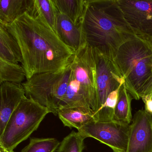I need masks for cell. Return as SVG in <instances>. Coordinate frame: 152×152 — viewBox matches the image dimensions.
<instances>
[{
	"instance_id": "obj_21",
	"label": "cell",
	"mask_w": 152,
	"mask_h": 152,
	"mask_svg": "<svg viewBox=\"0 0 152 152\" xmlns=\"http://www.w3.org/2000/svg\"><path fill=\"white\" fill-rule=\"evenodd\" d=\"M86 138L79 132L73 131L60 142L57 152H83Z\"/></svg>"
},
{
	"instance_id": "obj_14",
	"label": "cell",
	"mask_w": 152,
	"mask_h": 152,
	"mask_svg": "<svg viewBox=\"0 0 152 152\" xmlns=\"http://www.w3.org/2000/svg\"><path fill=\"white\" fill-rule=\"evenodd\" d=\"M34 0H0V23H12L33 10Z\"/></svg>"
},
{
	"instance_id": "obj_3",
	"label": "cell",
	"mask_w": 152,
	"mask_h": 152,
	"mask_svg": "<svg viewBox=\"0 0 152 152\" xmlns=\"http://www.w3.org/2000/svg\"><path fill=\"white\" fill-rule=\"evenodd\" d=\"M114 59L133 99L139 100L152 92L151 44L135 37L119 48Z\"/></svg>"
},
{
	"instance_id": "obj_22",
	"label": "cell",
	"mask_w": 152,
	"mask_h": 152,
	"mask_svg": "<svg viewBox=\"0 0 152 152\" xmlns=\"http://www.w3.org/2000/svg\"><path fill=\"white\" fill-rule=\"evenodd\" d=\"M141 99L145 104V110L152 115V92L148 95L144 96Z\"/></svg>"
},
{
	"instance_id": "obj_2",
	"label": "cell",
	"mask_w": 152,
	"mask_h": 152,
	"mask_svg": "<svg viewBox=\"0 0 152 152\" xmlns=\"http://www.w3.org/2000/svg\"><path fill=\"white\" fill-rule=\"evenodd\" d=\"M82 25L89 46L112 58L123 44L136 37L117 0H87Z\"/></svg>"
},
{
	"instance_id": "obj_19",
	"label": "cell",
	"mask_w": 152,
	"mask_h": 152,
	"mask_svg": "<svg viewBox=\"0 0 152 152\" xmlns=\"http://www.w3.org/2000/svg\"><path fill=\"white\" fill-rule=\"evenodd\" d=\"M34 9L36 13L57 33L58 12L53 0H34Z\"/></svg>"
},
{
	"instance_id": "obj_13",
	"label": "cell",
	"mask_w": 152,
	"mask_h": 152,
	"mask_svg": "<svg viewBox=\"0 0 152 152\" xmlns=\"http://www.w3.org/2000/svg\"><path fill=\"white\" fill-rule=\"evenodd\" d=\"M57 115L64 126L77 130L88 123L96 121L93 110L81 107H59Z\"/></svg>"
},
{
	"instance_id": "obj_8",
	"label": "cell",
	"mask_w": 152,
	"mask_h": 152,
	"mask_svg": "<svg viewBox=\"0 0 152 152\" xmlns=\"http://www.w3.org/2000/svg\"><path fill=\"white\" fill-rule=\"evenodd\" d=\"M96 69V107L94 117L103 109L111 92L125 83L114 58L93 50Z\"/></svg>"
},
{
	"instance_id": "obj_18",
	"label": "cell",
	"mask_w": 152,
	"mask_h": 152,
	"mask_svg": "<svg viewBox=\"0 0 152 152\" xmlns=\"http://www.w3.org/2000/svg\"><path fill=\"white\" fill-rule=\"evenodd\" d=\"M26 79L23 66L0 58V83L5 82L22 84Z\"/></svg>"
},
{
	"instance_id": "obj_4",
	"label": "cell",
	"mask_w": 152,
	"mask_h": 152,
	"mask_svg": "<svg viewBox=\"0 0 152 152\" xmlns=\"http://www.w3.org/2000/svg\"><path fill=\"white\" fill-rule=\"evenodd\" d=\"M81 107L95 112L96 69L93 49L86 42L75 53L66 93L59 107Z\"/></svg>"
},
{
	"instance_id": "obj_6",
	"label": "cell",
	"mask_w": 152,
	"mask_h": 152,
	"mask_svg": "<svg viewBox=\"0 0 152 152\" xmlns=\"http://www.w3.org/2000/svg\"><path fill=\"white\" fill-rule=\"evenodd\" d=\"M71 73V63L60 72L34 75L22 84L26 97L32 98L56 115L66 93Z\"/></svg>"
},
{
	"instance_id": "obj_9",
	"label": "cell",
	"mask_w": 152,
	"mask_h": 152,
	"mask_svg": "<svg viewBox=\"0 0 152 152\" xmlns=\"http://www.w3.org/2000/svg\"><path fill=\"white\" fill-rule=\"evenodd\" d=\"M136 37L152 45V0H117Z\"/></svg>"
},
{
	"instance_id": "obj_12",
	"label": "cell",
	"mask_w": 152,
	"mask_h": 152,
	"mask_svg": "<svg viewBox=\"0 0 152 152\" xmlns=\"http://www.w3.org/2000/svg\"><path fill=\"white\" fill-rule=\"evenodd\" d=\"M57 33L63 42L75 52L87 42L82 25H75L68 17L59 12L58 15Z\"/></svg>"
},
{
	"instance_id": "obj_15",
	"label": "cell",
	"mask_w": 152,
	"mask_h": 152,
	"mask_svg": "<svg viewBox=\"0 0 152 152\" xmlns=\"http://www.w3.org/2000/svg\"><path fill=\"white\" fill-rule=\"evenodd\" d=\"M0 58L14 64H23L19 45L4 24L0 23Z\"/></svg>"
},
{
	"instance_id": "obj_10",
	"label": "cell",
	"mask_w": 152,
	"mask_h": 152,
	"mask_svg": "<svg viewBox=\"0 0 152 152\" xmlns=\"http://www.w3.org/2000/svg\"><path fill=\"white\" fill-rule=\"evenodd\" d=\"M130 126L126 152H152V115L145 110H139Z\"/></svg>"
},
{
	"instance_id": "obj_20",
	"label": "cell",
	"mask_w": 152,
	"mask_h": 152,
	"mask_svg": "<svg viewBox=\"0 0 152 152\" xmlns=\"http://www.w3.org/2000/svg\"><path fill=\"white\" fill-rule=\"evenodd\" d=\"M60 144L55 138H31L29 144L21 152H56Z\"/></svg>"
},
{
	"instance_id": "obj_1",
	"label": "cell",
	"mask_w": 152,
	"mask_h": 152,
	"mask_svg": "<svg viewBox=\"0 0 152 152\" xmlns=\"http://www.w3.org/2000/svg\"><path fill=\"white\" fill-rule=\"evenodd\" d=\"M4 24L19 45L26 80L37 74L63 71L72 63L75 52L36 13L34 7L12 23Z\"/></svg>"
},
{
	"instance_id": "obj_7",
	"label": "cell",
	"mask_w": 152,
	"mask_h": 152,
	"mask_svg": "<svg viewBox=\"0 0 152 152\" xmlns=\"http://www.w3.org/2000/svg\"><path fill=\"white\" fill-rule=\"evenodd\" d=\"M130 124L114 120L106 122L94 121L85 124L78 132L86 138H93L107 145L113 152H126Z\"/></svg>"
},
{
	"instance_id": "obj_11",
	"label": "cell",
	"mask_w": 152,
	"mask_h": 152,
	"mask_svg": "<svg viewBox=\"0 0 152 152\" xmlns=\"http://www.w3.org/2000/svg\"><path fill=\"white\" fill-rule=\"evenodd\" d=\"M26 97L22 84L10 82L1 84L0 135L3 133L14 111Z\"/></svg>"
},
{
	"instance_id": "obj_17",
	"label": "cell",
	"mask_w": 152,
	"mask_h": 152,
	"mask_svg": "<svg viewBox=\"0 0 152 152\" xmlns=\"http://www.w3.org/2000/svg\"><path fill=\"white\" fill-rule=\"evenodd\" d=\"M133 98L126 89L124 83L119 91V97L114 110L113 120L124 124H130L132 121L131 101Z\"/></svg>"
},
{
	"instance_id": "obj_16",
	"label": "cell",
	"mask_w": 152,
	"mask_h": 152,
	"mask_svg": "<svg viewBox=\"0 0 152 152\" xmlns=\"http://www.w3.org/2000/svg\"><path fill=\"white\" fill-rule=\"evenodd\" d=\"M58 11L68 17L76 26L82 25L87 0H53Z\"/></svg>"
},
{
	"instance_id": "obj_5",
	"label": "cell",
	"mask_w": 152,
	"mask_h": 152,
	"mask_svg": "<svg viewBox=\"0 0 152 152\" xmlns=\"http://www.w3.org/2000/svg\"><path fill=\"white\" fill-rule=\"evenodd\" d=\"M50 111L31 97L24 99L14 111L0 135V147L14 149L38 129Z\"/></svg>"
}]
</instances>
